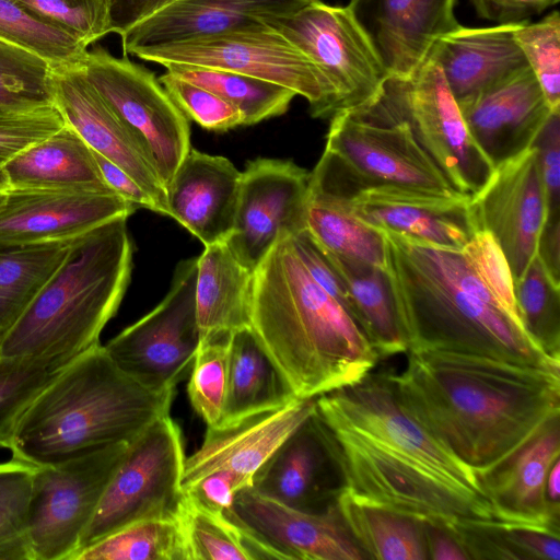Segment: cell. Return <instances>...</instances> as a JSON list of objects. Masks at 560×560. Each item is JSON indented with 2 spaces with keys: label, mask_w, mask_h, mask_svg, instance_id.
Segmentation results:
<instances>
[{
  "label": "cell",
  "mask_w": 560,
  "mask_h": 560,
  "mask_svg": "<svg viewBox=\"0 0 560 560\" xmlns=\"http://www.w3.org/2000/svg\"><path fill=\"white\" fill-rule=\"evenodd\" d=\"M388 373L404 402L478 477L560 415V369L488 357L408 351Z\"/></svg>",
  "instance_id": "6da1fadb"
},
{
  "label": "cell",
  "mask_w": 560,
  "mask_h": 560,
  "mask_svg": "<svg viewBox=\"0 0 560 560\" xmlns=\"http://www.w3.org/2000/svg\"><path fill=\"white\" fill-rule=\"evenodd\" d=\"M383 233L407 352H459L560 369L529 339L468 243L445 248Z\"/></svg>",
  "instance_id": "7a4b0ae2"
},
{
  "label": "cell",
  "mask_w": 560,
  "mask_h": 560,
  "mask_svg": "<svg viewBox=\"0 0 560 560\" xmlns=\"http://www.w3.org/2000/svg\"><path fill=\"white\" fill-rule=\"evenodd\" d=\"M250 329L300 399L352 384L380 361L351 315L312 278L291 236L254 271Z\"/></svg>",
  "instance_id": "3957f363"
},
{
  "label": "cell",
  "mask_w": 560,
  "mask_h": 560,
  "mask_svg": "<svg viewBox=\"0 0 560 560\" xmlns=\"http://www.w3.org/2000/svg\"><path fill=\"white\" fill-rule=\"evenodd\" d=\"M174 395L128 376L100 343L66 364L34 396L14 427L9 450L14 458L44 466L130 442L170 413Z\"/></svg>",
  "instance_id": "277c9868"
},
{
  "label": "cell",
  "mask_w": 560,
  "mask_h": 560,
  "mask_svg": "<svg viewBox=\"0 0 560 560\" xmlns=\"http://www.w3.org/2000/svg\"><path fill=\"white\" fill-rule=\"evenodd\" d=\"M127 219L118 217L72 240L63 262L2 336L0 358L60 369L100 345L130 281Z\"/></svg>",
  "instance_id": "5b68a950"
},
{
  "label": "cell",
  "mask_w": 560,
  "mask_h": 560,
  "mask_svg": "<svg viewBox=\"0 0 560 560\" xmlns=\"http://www.w3.org/2000/svg\"><path fill=\"white\" fill-rule=\"evenodd\" d=\"M314 415L341 489L353 499L452 529L464 520H494L490 504L443 483L411 462L339 423Z\"/></svg>",
  "instance_id": "8992f818"
},
{
  "label": "cell",
  "mask_w": 560,
  "mask_h": 560,
  "mask_svg": "<svg viewBox=\"0 0 560 560\" xmlns=\"http://www.w3.org/2000/svg\"><path fill=\"white\" fill-rule=\"evenodd\" d=\"M316 413L411 462L458 492L488 503L477 475L410 410L389 374L361 380L315 398Z\"/></svg>",
  "instance_id": "52a82bcc"
},
{
  "label": "cell",
  "mask_w": 560,
  "mask_h": 560,
  "mask_svg": "<svg viewBox=\"0 0 560 560\" xmlns=\"http://www.w3.org/2000/svg\"><path fill=\"white\" fill-rule=\"evenodd\" d=\"M185 451L180 428L163 415L129 442L74 557L132 523L177 518L183 500Z\"/></svg>",
  "instance_id": "ba28073f"
},
{
  "label": "cell",
  "mask_w": 560,
  "mask_h": 560,
  "mask_svg": "<svg viewBox=\"0 0 560 560\" xmlns=\"http://www.w3.org/2000/svg\"><path fill=\"white\" fill-rule=\"evenodd\" d=\"M378 100L407 125L456 191L471 197L485 186L493 166L471 138L434 57L429 55L408 78H389Z\"/></svg>",
  "instance_id": "9c48e42d"
},
{
  "label": "cell",
  "mask_w": 560,
  "mask_h": 560,
  "mask_svg": "<svg viewBox=\"0 0 560 560\" xmlns=\"http://www.w3.org/2000/svg\"><path fill=\"white\" fill-rule=\"evenodd\" d=\"M162 66L215 68L269 81L303 96L315 118L332 116L325 83L312 61L277 30L262 24L127 52Z\"/></svg>",
  "instance_id": "30bf717a"
},
{
  "label": "cell",
  "mask_w": 560,
  "mask_h": 560,
  "mask_svg": "<svg viewBox=\"0 0 560 560\" xmlns=\"http://www.w3.org/2000/svg\"><path fill=\"white\" fill-rule=\"evenodd\" d=\"M88 80L107 103L144 154L165 189L190 147L187 117L154 72L102 46L82 63Z\"/></svg>",
  "instance_id": "8fae6325"
},
{
  "label": "cell",
  "mask_w": 560,
  "mask_h": 560,
  "mask_svg": "<svg viewBox=\"0 0 560 560\" xmlns=\"http://www.w3.org/2000/svg\"><path fill=\"white\" fill-rule=\"evenodd\" d=\"M266 24L298 47L318 70L332 116L375 101L389 79L348 5L313 0L295 13Z\"/></svg>",
  "instance_id": "7c38bea8"
},
{
  "label": "cell",
  "mask_w": 560,
  "mask_h": 560,
  "mask_svg": "<svg viewBox=\"0 0 560 560\" xmlns=\"http://www.w3.org/2000/svg\"><path fill=\"white\" fill-rule=\"evenodd\" d=\"M129 442L36 466L27 514L32 560H74Z\"/></svg>",
  "instance_id": "4fadbf2b"
},
{
  "label": "cell",
  "mask_w": 560,
  "mask_h": 560,
  "mask_svg": "<svg viewBox=\"0 0 560 560\" xmlns=\"http://www.w3.org/2000/svg\"><path fill=\"white\" fill-rule=\"evenodd\" d=\"M196 278L197 258L182 260L161 303L104 346L114 363L144 387L175 390L190 372L200 343Z\"/></svg>",
  "instance_id": "5bb4252c"
},
{
  "label": "cell",
  "mask_w": 560,
  "mask_h": 560,
  "mask_svg": "<svg viewBox=\"0 0 560 560\" xmlns=\"http://www.w3.org/2000/svg\"><path fill=\"white\" fill-rule=\"evenodd\" d=\"M370 183L446 196L456 191L378 97L331 117L326 148Z\"/></svg>",
  "instance_id": "9a60e30c"
},
{
  "label": "cell",
  "mask_w": 560,
  "mask_h": 560,
  "mask_svg": "<svg viewBox=\"0 0 560 560\" xmlns=\"http://www.w3.org/2000/svg\"><path fill=\"white\" fill-rule=\"evenodd\" d=\"M310 177L291 161L259 158L247 163L225 242L244 267L254 272L280 237L306 229Z\"/></svg>",
  "instance_id": "2e32d148"
},
{
  "label": "cell",
  "mask_w": 560,
  "mask_h": 560,
  "mask_svg": "<svg viewBox=\"0 0 560 560\" xmlns=\"http://www.w3.org/2000/svg\"><path fill=\"white\" fill-rule=\"evenodd\" d=\"M470 198L446 197L358 178L349 185L346 199L338 200L353 215L382 232L422 244L462 248L480 231Z\"/></svg>",
  "instance_id": "e0dca14e"
},
{
  "label": "cell",
  "mask_w": 560,
  "mask_h": 560,
  "mask_svg": "<svg viewBox=\"0 0 560 560\" xmlns=\"http://www.w3.org/2000/svg\"><path fill=\"white\" fill-rule=\"evenodd\" d=\"M470 203L479 230L491 234L515 283L537 253L546 215L536 148L495 166Z\"/></svg>",
  "instance_id": "ac0fdd59"
},
{
  "label": "cell",
  "mask_w": 560,
  "mask_h": 560,
  "mask_svg": "<svg viewBox=\"0 0 560 560\" xmlns=\"http://www.w3.org/2000/svg\"><path fill=\"white\" fill-rule=\"evenodd\" d=\"M136 209L116 194L10 187L0 198V248L71 241Z\"/></svg>",
  "instance_id": "d6986e66"
},
{
  "label": "cell",
  "mask_w": 560,
  "mask_h": 560,
  "mask_svg": "<svg viewBox=\"0 0 560 560\" xmlns=\"http://www.w3.org/2000/svg\"><path fill=\"white\" fill-rule=\"evenodd\" d=\"M457 104L493 168L530 148L553 110L529 67Z\"/></svg>",
  "instance_id": "ffe728a7"
},
{
  "label": "cell",
  "mask_w": 560,
  "mask_h": 560,
  "mask_svg": "<svg viewBox=\"0 0 560 560\" xmlns=\"http://www.w3.org/2000/svg\"><path fill=\"white\" fill-rule=\"evenodd\" d=\"M457 0H350L389 78L413 74L438 40L458 30Z\"/></svg>",
  "instance_id": "44dd1931"
},
{
  "label": "cell",
  "mask_w": 560,
  "mask_h": 560,
  "mask_svg": "<svg viewBox=\"0 0 560 560\" xmlns=\"http://www.w3.org/2000/svg\"><path fill=\"white\" fill-rule=\"evenodd\" d=\"M314 409L315 398H295L278 409L207 428L200 447L186 457L183 489L217 471L232 474L252 488L257 471Z\"/></svg>",
  "instance_id": "7402d4cb"
},
{
  "label": "cell",
  "mask_w": 560,
  "mask_h": 560,
  "mask_svg": "<svg viewBox=\"0 0 560 560\" xmlns=\"http://www.w3.org/2000/svg\"><path fill=\"white\" fill-rule=\"evenodd\" d=\"M54 103L95 152L128 173L168 215L166 189L127 129L88 80L82 65L52 67Z\"/></svg>",
  "instance_id": "603a6c76"
},
{
  "label": "cell",
  "mask_w": 560,
  "mask_h": 560,
  "mask_svg": "<svg viewBox=\"0 0 560 560\" xmlns=\"http://www.w3.org/2000/svg\"><path fill=\"white\" fill-rule=\"evenodd\" d=\"M560 459V415L548 419L522 446L479 477L493 518L560 530V511L546 499V480Z\"/></svg>",
  "instance_id": "cb8c5ba5"
},
{
  "label": "cell",
  "mask_w": 560,
  "mask_h": 560,
  "mask_svg": "<svg viewBox=\"0 0 560 560\" xmlns=\"http://www.w3.org/2000/svg\"><path fill=\"white\" fill-rule=\"evenodd\" d=\"M234 511L285 559H366L343 524L335 502L323 512H308L247 488L236 495Z\"/></svg>",
  "instance_id": "d4e9b609"
},
{
  "label": "cell",
  "mask_w": 560,
  "mask_h": 560,
  "mask_svg": "<svg viewBox=\"0 0 560 560\" xmlns=\"http://www.w3.org/2000/svg\"><path fill=\"white\" fill-rule=\"evenodd\" d=\"M313 0H176L120 35L124 55L289 16Z\"/></svg>",
  "instance_id": "484cf974"
},
{
  "label": "cell",
  "mask_w": 560,
  "mask_h": 560,
  "mask_svg": "<svg viewBox=\"0 0 560 560\" xmlns=\"http://www.w3.org/2000/svg\"><path fill=\"white\" fill-rule=\"evenodd\" d=\"M241 176L226 158L191 148L166 187L168 217L205 246L226 242L234 226Z\"/></svg>",
  "instance_id": "4316f807"
},
{
  "label": "cell",
  "mask_w": 560,
  "mask_h": 560,
  "mask_svg": "<svg viewBox=\"0 0 560 560\" xmlns=\"http://www.w3.org/2000/svg\"><path fill=\"white\" fill-rule=\"evenodd\" d=\"M340 488L314 412L257 471L252 486L264 497L308 512L325 511Z\"/></svg>",
  "instance_id": "83f0119b"
},
{
  "label": "cell",
  "mask_w": 560,
  "mask_h": 560,
  "mask_svg": "<svg viewBox=\"0 0 560 560\" xmlns=\"http://www.w3.org/2000/svg\"><path fill=\"white\" fill-rule=\"evenodd\" d=\"M518 23L466 27L440 38L430 55L458 102L528 67L514 38Z\"/></svg>",
  "instance_id": "f1b7e54d"
},
{
  "label": "cell",
  "mask_w": 560,
  "mask_h": 560,
  "mask_svg": "<svg viewBox=\"0 0 560 560\" xmlns=\"http://www.w3.org/2000/svg\"><path fill=\"white\" fill-rule=\"evenodd\" d=\"M3 166L11 187L115 194L104 180L92 149L68 124Z\"/></svg>",
  "instance_id": "f546056e"
},
{
  "label": "cell",
  "mask_w": 560,
  "mask_h": 560,
  "mask_svg": "<svg viewBox=\"0 0 560 560\" xmlns=\"http://www.w3.org/2000/svg\"><path fill=\"white\" fill-rule=\"evenodd\" d=\"M254 272L225 242L206 245L197 257L196 314L200 341L250 327Z\"/></svg>",
  "instance_id": "4dcf8cb0"
},
{
  "label": "cell",
  "mask_w": 560,
  "mask_h": 560,
  "mask_svg": "<svg viewBox=\"0 0 560 560\" xmlns=\"http://www.w3.org/2000/svg\"><path fill=\"white\" fill-rule=\"evenodd\" d=\"M325 253L346 284L352 318L378 359L406 353L408 348L389 269Z\"/></svg>",
  "instance_id": "1f68e13d"
},
{
  "label": "cell",
  "mask_w": 560,
  "mask_h": 560,
  "mask_svg": "<svg viewBox=\"0 0 560 560\" xmlns=\"http://www.w3.org/2000/svg\"><path fill=\"white\" fill-rule=\"evenodd\" d=\"M295 398L250 327L234 331L230 341L228 394L219 425L278 409Z\"/></svg>",
  "instance_id": "d6a6232c"
},
{
  "label": "cell",
  "mask_w": 560,
  "mask_h": 560,
  "mask_svg": "<svg viewBox=\"0 0 560 560\" xmlns=\"http://www.w3.org/2000/svg\"><path fill=\"white\" fill-rule=\"evenodd\" d=\"M188 560H259L285 557L232 511L206 506L184 492L178 513Z\"/></svg>",
  "instance_id": "836d02e7"
},
{
  "label": "cell",
  "mask_w": 560,
  "mask_h": 560,
  "mask_svg": "<svg viewBox=\"0 0 560 560\" xmlns=\"http://www.w3.org/2000/svg\"><path fill=\"white\" fill-rule=\"evenodd\" d=\"M335 503L357 545L369 559H429L425 523L413 516L353 499L340 488Z\"/></svg>",
  "instance_id": "e575fe53"
},
{
  "label": "cell",
  "mask_w": 560,
  "mask_h": 560,
  "mask_svg": "<svg viewBox=\"0 0 560 560\" xmlns=\"http://www.w3.org/2000/svg\"><path fill=\"white\" fill-rule=\"evenodd\" d=\"M306 230L328 253L388 268L384 233L355 215L338 199L308 185Z\"/></svg>",
  "instance_id": "d590c367"
},
{
  "label": "cell",
  "mask_w": 560,
  "mask_h": 560,
  "mask_svg": "<svg viewBox=\"0 0 560 560\" xmlns=\"http://www.w3.org/2000/svg\"><path fill=\"white\" fill-rule=\"evenodd\" d=\"M450 530L469 559L560 560V530L495 520H464Z\"/></svg>",
  "instance_id": "8d00e7d4"
},
{
  "label": "cell",
  "mask_w": 560,
  "mask_h": 560,
  "mask_svg": "<svg viewBox=\"0 0 560 560\" xmlns=\"http://www.w3.org/2000/svg\"><path fill=\"white\" fill-rule=\"evenodd\" d=\"M74 240V238H73ZM71 241L0 248V332L3 336L66 259Z\"/></svg>",
  "instance_id": "74e56055"
},
{
  "label": "cell",
  "mask_w": 560,
  "mask_h": 560,
  "mask_svg": "<svg viewBox=\"0 0 560 560\" xmlns=\"http://www.w3.org/2000/svg\"><path fill=\"white\" fill-rule=\"evenodd\" d=\"M170 73L205 88L233 106L250 126L284 114L296 93L282 85L222 69L171 63Z\"/></svg>",
  "instance_id": "f35d334b"
},
{
  "label": "cell",
  "mask_w": 560,
  "mask_h": 560,
  "mask_svg": "<svg viewBox=\"0 0 560 560\" xmlns=\"http://www.w3.org/2000/svg\"><path fill=\"white\" fill-rule=\"evenodd\" d=\"M75 560H188V553L178 518H150L102 538Z\"/></svg>",
  "instance_id": "ab89813d"
},
{
  "label": "cell",
  "mask_w": 560,
  "mask_h": 560,
  "mask_svg": "<svg viewBox=\"0 0 560 560\" xmlns=\"http://www.w3.org/2000/svg\"><path fill=\"white\" fill-rule=\"evenodd\" d=\"M514 298L529 339L548 358L560 362V283L537 253L514 283Z\"/></svg>",
  "instance_id": "60d3db41"
},
{
  "label": "cell",
  "mask_w": 560,
  "mask_h": 560,
  "mask_svg": "<svg viewBox=\"0 0 560 560\" xmlns=\"http://www.w3.org/2000/svg\"><path fill=\"white\" fill-rule=\"evenodd\" d=\"M0 39L42 57L52 67L82 65L89 51L77 36L13 0H0Z\"/></svg>",
  "instance_id": "b9f144b4"
},
{
  "label": "cell",
  "mask_w": 560,
  "mask_h": 560,
  "mask_svg": "<svg viewBox=\"0 0 560 560\" xmlns=\"http://www.w3.org/2000/svg\"><path fill=\"white\" fill-rule=\"evenodd\" d=\"M35 470L14 457L0 463V560H32L27 514Z\"/></svg>",
  "instance_id": "7bdbcfd3"
},
{
  "label": "cell",
  "mask_w": 560,
  "mask_h": 560,
  "mask_svg": "<svg viewBox=\"0 0 560 560\" xmlns=\"http://www.w3.org/2000/svg\"><path fill=\"white\" fill-rule=\"evenodd\" d=\"M0 105H55L52 66L42 57L0 39Z\"/></svg>",
  "instance_id": "ee69618b"
},
{
  "label": "cell",
  "mask_w": 560,
  "mask_h": 560,
  "mask_svg": "<svg viewBox=\"0 0 560 560\" xmlns=\"http://www.w3.org/2000/svg\"><path fill=\"white\" fill-rule=\"evenodd\" d=\"M231 336L201 340L189 372L187 394L207 428L222 421L229 384Z\"/></svg>",
  "instance_id": "f6af8a7d"
},
{
  "label": "cell",
  "mask_w": 560,
  "mask_h": 560,
  "mask_svg": "<svg viewBox=\"0 0 560 560\" xmlns=\"http://www.w3.org/2000/svg\"><path fill=\"white\" fill-rule=\"evenodd\" d=\"M514 38L549 106L560 108V15L557 10L538 22H520Z\"/></svg>",
  "instance_id": "bcb514c9"
},
{
  "label": "cell",
  "mask_w": 560,
  "mask_h": 560,
  "mask_svg": "<svg viewBox=\"0 0 560 560\" xmlns=\"http://www.w3.org/2000/svg\"><path fill=\"white\" fill-rule=\"evenodd\" d=\"M60 369L40 361L0 358V448L9 450L20 416Z\"/></svg>",
  "instance_id": "7dc6e473"
},
{
  "label": "cell",
  "mask_w": 560,
  "mask_h": 560,
  "mask_svg": "<svg viewBox=\"0 0 560 560\" xmlns=\"http://www.w3.org/2000/svg\"><path fill=\"white\" fill-rule=\"evenodd\" d=\"M81 39L88 47L113 33L110 0H13Z\"/></svg>",
  "instance_id": "c3c4849f"
},
{
  "label": "cell",
  "mask_w": 560,
  "mask_h": 560,
  "mask_svg": "<svg viewBox=\"0 0 560 560\" xmlns=\"http://www.w3.org/2000/svg\"><path fill=\"white\" fill-rule=\"evenodd\" d=\"M182 113L210 131H226L243 126L240 110L215 93L166 71L159 78Z\"/></svg>",
  "instance_id": "681fc988"
},
{
  "label": "cell",
  "mask_w": 560,
  "mask_h": 560,
  "mask_svg": "<svg viewBox=\"0 0 560 560\" xmlns=\"http://www.w3.org/2000/svg\"><path fill=\"white\" fill-rule=\"evenodd\" d=\"M533 145L546 203L539 241L553 245L560 242V108L551 112Z\"/></svg>",
  "instance_id": "f907efd6"
},
{
  "label": "cell",
  "mask_w": 560,
  "mask_h": 560,
  "mask_svg": "<svg viewBox=\"0 0 560 560\" xmlns=\"http://www.w3.org/2000/svg\"><path fill=\"white\" fill-rule=\"evenodd\" d=\"M66 124L56 105L23 108L0 105V165Z\"/></svg>",
  "instance_id": "816d5d0a"
},
{
  "label": "cell",
  "mask_w": 560,
  "mask_h": 560,
  "mask_svg": "<svg viewBox=\"0 0 560 560\" xmlns=\"http://www.w3.org/2000/svg\"><path fill=\"white\" fill-rule=\"evenodd\" d=\"M291 238L296 253L312 278L350 314L346 284L325 250L306 229L291 236Z\"/></svg>",
  "instance_id": "f5cc1de1"
},
{
  "label": "cell",
  "mask_w": 560,
  "mask_h": 560,
  "mask_svg": "<svg viewBox=\"0 0 560 560\" xmlns=\"http://www.w3.org/2000/svg\"><path fill=\"white\" fill-rule=\"evenodd\" d=\"M479 18L497 24L527 21L559 0H470Z\"/></svg>",
  "instance_id": "db71d44e"
},
{
  "label": "cell",
  "mask_w": 560,
  "mask_h": 560,
  "mask_svg": "<svg viewBox=\"0 0 560 560\" xmlns=\"http://www.w3.org/2000/svg\"><path fill=\"white\" fill-rule=\"evenodd\" d=\"M93 155L104 180L115 194L137 208H145L159 213L158 206L151 196L128 173L102 154L93 151Z\"/></svg>",
  "instance_id": "11a10c76"
},
{
  "label": "cell",
  "mask_w": 560,
  "mask_h": 560,
  "mask_svg": "<svg viewBox=\"0 0 560 560\" xmlns=\"http://www.w3.org/2000/svg\"><path fill=\"white\" fill-rule=\"evenodd\" d=\"M174 1L176 0H110L113 33L120 36Z\"/></svg>",
  "instance_id": "9f6ffc18"
},
{
  "label": "cell",
  "mask_w": 560,
  "mask_h": 560,
  "mask_svg": "<svg viewBox=\"0 0 560 560\" xmlns=\"http://www.w3.org/2000/svg\"><path fill=\"white\" fill-rule=\"evenodd\" d=\"M425 535L429 559L432 560H467L463 549L452 532L445 527L425 523Z\"/></svg>",
  "instance_id": "6f0895ef"
},
{
  "label": "cell",
  "mask_w": 560,
  "mask_h": 560,
  "mask_svg": "<svg viewBox=\"0 0 560 560\" xmlns=\"http://www.w3.org/2000/svg\"><path fill=\"white\" fill-rule=\"evenodd\" d=\"M560 459L549 469L546 480V499L548 504L560 511Z\"/></svg>",
  "instance_id": "680465c9"
},
{
  "label": "cell",
  "mask_w": 560,
  "mask_h": 560,
  "mask_svg": "<svg viewBox=\"0 0 560 560\" xmlns=\"http://www.w3.org/2000/svg\"><path fill=\"white\" fill-rule=\"evenodd\" d=\"M11 187L4 166L0 165V198Z\"/></svg>",
  "instance_id": "91938a15"
},
{
  "label": "cell",
  "mask_w": 560,
  "mask_h": 560,
  "mask_svg": "<svg viewBox=\"0 0 560 560\" xmlns=\"http://www.w3.org/2000/svg\"><path fill=\"white\" fill-rule=\"evenodd\" d=\"M1 340H2V335L0 332V349H1Z\"/></svg>",
  "instance_id": "94428289"
}]
</instances>
